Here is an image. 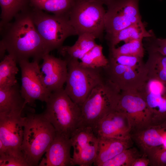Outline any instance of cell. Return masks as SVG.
<instances>
[{
	"label": "cell",
	"instance_id": "cell-17",
	"mask_svg": "<svg viewBox=\"0 0 166 166\" xmlns=\"http://www.w3.org/2000/svg\"><path fill=\"white\" fill-rule=\"evenodd\" d=\"M166 134V121L158 125H151L131 134V138L146 156L154 149L162 146Z\"/></svg>",
	"mask_w": 166,
	"mask_h": 166
},
{
	"label": "cell",
	"instance_id": "cell-7",
	"mask_svg": "<svg viewBox=\"0 0 166 166\" xmlns=\"http://www.w3.org/2000/svg\"><path fill=\"white\" fill-rule=\"evenodd\" d=\"M103 6L92 1L76 0L69 12V18L78 36L86 33L96 38H102L106 12Z\"/></svg>",
	"mask_w": 166,
	"mask_h": 166
},
{
	"label": "cell",
	"instance_id": "cell-10",
	"mask_svg": "<svg viewBox=\"0 0 166 166\" xmlns=\"http://www.w3.org/2000/svg\"><path fill=\"white\" fill-rule=\"evenodd\" d=\"M39 62L26 60L18 63L21 72L20 92L26 103L32 106H35L36 100L45 102L51 93L43 83Z\"/></svg>",
	"mask_w": 166,
	"mask_h": 166
},
{
	"label": "cell",
	"instance_id": "cell-2",
	"mask_svg": "<svg viewBox=\"0 0 166 166\" xmlns=\"http://www.w3.org/2000/svg\"><path fill=\"white\" fill-rule=\"evenodd\" d=\"M56 135L52 124L42 113L31 109L25 116L21 150L29 166H36Z\"/></svg>",
	"mask_w": 166,
	"mask_h": 166
},
{
	"label": "cell",
	"instance_id": "cell-14",
	"mask_svg": "<svg viewBox=\"0 0 166 166\" xmlns=\"http://www.w3.org/2000/svg\"><path fill=\"white\" fill-rule=\"evenodd\" d=\"M42 60L40 65L42 79L48 91L51 93L63 88L68 74L66 61L49 53L45 55Z\"/></svg>",
	"mask_w": 166,
	"mask_h": 166
},
{
	"label": "cell",
	"instance_id": "cell-37",
	"mask_svg": "<svg viewBox=\"0 0 166 166\" xmlns=\"http://www.w3.org/2000/svg\"><path fill=\"white\" fill-rule=\"evenodd\" d=\"M161 0V1L162 0Z\"/></svg>",
	"mask_w": 166,
	"mask_h": 166
},
{
	"label": "cell",
	"instance_id": "cell-21",
	"mask_svg": "<svg viewBox=\"0 0 166 166\" xmlns=\"http://www.w3.org/2000/svg\"><path fill=\"white\" fill-rule=\"evenodd\" d=\"M17 83L6 88H0V113L23 112L27 104Z\"/></svg>",
	"mask_w": 166,
	"mask_h": 166
},
{
	"label": "cell",
	"instance_id": "cell-33",
	"mask_svg": "<svg viewBox=\"0 0 166 166\" xmlns=\"http://www.w3.org/2000/svg\"><path fill=\"white\" fill-rule=\"evenodd\" d=\"M147 38L146 48L147 51L157 52L166 56V45L160 38H156L154 34Z\"/></svg>",
	"mask_w": 166,
	"mask_h": 166
},
{
	"label": "cell",
	"instance_id": "cell-29",
	"mask_svg": "<svg viewBox=\"0 0 166 166\" xmlns=\"http://www.w3.org/2000/svg\"><path fill=\"white\" fill-rule=\"evenodd\" d=\"M141 156L136 148L130 147L100 166H131L134 160Z\"/></svg>",
	"mask_w": 166,
	"mask_h": 166
},
{
	"label": "cell",
	"instance_id": "cell-24",
	"mask_svg": "<svg viewBox=\"0 0 166 166\" xmlns=\"http://www.w3.org/2000/svg\"><path fill=\"white\" fill-rule=\"evenodd\" d=\"M30 6L53 14L69 17L76 0H29Z\"/></svg>",
	"mask_w": 166,
	"mask_h": 166
},
{
	"label": "cell",
	"instance_id": "cell-27",
	"mask_svg": "<svg viewBox=\"0 0 166 166\" xmlns=\"http://www.w3.org/2000/svg\"><path fill=\"white\" fill-rule=\"evenodd\" d=\"M80 60L79 64L81 66L93 69L104 67L109 63L108 58L103 53V47L97 44Z\"/></svg>",
	"mask_w": 166,
	"mask_h": 166
},
{
	"label": "cell",
	"instance_id": "cell-35",
	"mask_svg": "<svg viewBox=\"0 0 166 166\" xmlns=\"http://www.w3.org/2000/svg\"><path fill=\"white\" fill-rule=\"evenodd\" d=\"M96 2L107 6L113 0H86Z\"/></svg>",
	"mask_w": 166,
	"mask_h": 166
},
{
	"label": "cell",
	"instance_id": "cell-9",
	"mask_svg": "<svg viewBox=\"0 0 166 166\" xmlns=\"http://www.w3.org/2000/svg\"><path fill=\"white\" fill-rule=\"evenodd\" d=\"M140 0H113L107 6L105 17L106 35L114 34L141 22Z\"/></svg>",
	"mask_w": 166,
	"mask_h": 166
},
{
	"label": "cell",
	"instance_id": "cell-30",
	"mask_svg": "<svg viewBox=\"0 0 166 166\" xmlns=\"http://www.w3.org/2000/svg\"><path fill=\"white\" fill-rule=\"evenodd\" d=\"M143 58L128 55H113L109 54L108 59L117 64L132 68L140 69L145 67Z\"/></svg>",
	"mask_w": 166,
	"mask_h": 166
},
{
	"label": "cell",
	"instance_id": "cell-13",
	"mask_svg": "<svg viewBox=\"0 0 166 166\" xmlns=\"http://www.w3.org/2000/svg\"><path fill=\"white\" fill-rule=\"evenodd\" d=\"M150 112L151 125L166 121V85L158 81L148 80L140 89Z\"/></svg>",
	"mask_w": 166,
	"mask_h": 166
},
{
	"label": "cell",
	"instance_id": "cell-8",
	"mask_svg": "<svg viewBox=\"0 0 166 166\" xmlns=\"http://www.w3.org/2000/svg\"><path fill=\"white\" fill-rule=\"evenodd\" d=\"M116 110L128 118L132 133L151 125V116L146 102L139 89L121 91Z\"/></svg>",
	"mask_w": 166,
	"mask_h": 166
},
{
	"label": "cell",
	"instance_id": "cell-11",
	"mask_svg": "<svg viewBox=\"0 0 166 166\" xmlns=\"http://www.w3.org/2000/svg\"><path fill=\"white\" fill-rule=\"evenodd\" d=\"M70 138L73 148V166H90L94 164L97 156L99 138L93 128L81 126Z\"/></svg>",
	"mask_w": 166,
	"mask_h": 166
},
{
	"label": "cell",
	"instance_id": "cell-34",
	"mask_svg": "<svg viewBox=\"0 0 166 166\" xmlns=\"http://www.w3.org/2000/svg\"><path fill=\"white\" fill-rule=\"evenodd\" d=\"M149 165H150L149 159L147 156L143 155L135 159L131 166H148Z\"/></svg>",
	"mask_w": 166,
	"mask_h": 166
},
{
	"label": "cell",
	"instance_id": "cell-31",
	"mask_svg": "<svg viewBox=\"0 0 166 166\" xmlns=\"http://www.w3.org/2000/svg\"><path fill=\"white\" fill-rule=\"evenodd\" d=\"M150 161V165L166 166V149L157 148L147 155Z\"/></svg>",
	"mask_w": 166,
	"mask_h": 166
},
{
	"label": "cell",
	"instance_id": "cell-26",
	"mask_svg": "<svg viewBox=\"0 0 166 166\" xmlns=\"http://www.w3.org/2000/svg\"><path fill=\"white\" fill-rule=\"evenodd\" d=\"M0 25L7 23L29 6V0H0Z\"/></svg>",
	"mask_w": 166,
	"mask_h": 166
},
{
	"label": "cell",
	"instance_id": "cell-25",
	"mask_svg": "<svg viewBox=\"0 0 166 166\" xmlns=\"http://www.w3.org/2000/svg\"><path fill=\"white\" fill-rule=\"evenodd\" d=\"M17 63L8 54L1 60L0 63V88H9L17 83L16 76L19 69Z\"/></svg>",
	"mask_w": 166,
	"mask_h": 166
},
{
	"label": "cell",
	"instance_id": "cell-5",
	"mask_svg": "<svg viewBox=\"0 0 166 166\" xmlns=\"http://www.w3.org/2000/svg\"><path fill=\"white\" fill-rule=\"evenodd\" d=\"M28 10L38 33L49 52L62 46L68 37L77 35L69 17L50 15L30 6Z\"/></svg>",
	"mask_w": 166,
	"mask_h": 166
},
{
	"label": "cell",
	"instance_id": "cell-12",
	"mask_svg": "<svg viewBox=\"0 0 166 166\" xmlns=\"http://www.w3.org/2000/svg\"><path fill=\"white\" fill-rule=\"evenodd\" d=\"M22 113H0V141L7 149L5 154L25 158L21 150L25 119Z\"/></svg>",
	"mask_w": 166,
	"mask_h": 166
},
{
	"label": "cell",
	"instance_id": "cell-3",
	"mask_svg": "<svg viewBox=\"0 0 166 166\" xmlns=\"http://www.w3.org/2000/svg\"><path fill=\"white\" fill-rule=\"evenodd\" d=\"M42 114L54 127L56 133L70 138L81 121V107L75 103L63 88L53 92L45 102Z\"/></svg>",
	"mask_w": 166,
	"mask_h": 166
},
{
	"label": "cell",
	"instance_id": "cell-15",
	"mask_svg": "<svg viewBox=\"0 0 166 166\" xmlns=\"http://www.w3.org/2000/svg\"><path fill=\"white\" fill-rule=\"evenodd\" d=\"M93 129L98 136L131 138L132 128L128 118L124 113L116 110L101 119Z\"/></svg>",
	"mask_w": 166,
	"mask_h": 166
},
{
	"label": "cell",
	"instance_id": "cell-6",
	"mask_svg": "<svg viewBox=\"0 0 166 166\" xmlns=\"http://www.w3.org/2000/svg\"><path fill=\"white\" fill-rule=\"evenodd\" d=\"M68 74L64 90L71 99L81 107L92 90L106 78L103 68L82 67L78 61H66Z\"/></svg>",
	"mask_w": 166,
	"mask_h": 166
},
{
	"label": "cell",
	"instance_id": "cell-22",
	"mask_svg": "<svg viewBox=\"0 0 166 166\" xmlns=\"http://www.w3.org/2000/svg\"><path fill=\"white\" fill-rule=\"evenodd\" d=\"M152 31H147L142 21L132 25L111 35H106L109 48L115 47L121 42L125 43L131 41L143 39L152 36Z\"/></svg>",
	"mask_w": 166,
	"mask_h": 166
},
{
	"label": "cell",
	"instance_id": "cell-23",
	"mask_svg": "<svg viewBox=\"0 0 166 166\" xmlns=\"http://www.w3.org/2000/svg\"><path fill=\"white\" fill-rule=\"evenodd\" d=\"M148 52L145 67L148 80H156L166 85V56L157 52Z\"/></svg>",
	"mask_w": 166,
	"mask_h": 166
},
{
	"label": "cell",
	"instance_id": "cell-1",
	"mask_svg": "<svg viewBox=\"0 0 166 166\" xmlns=\"http://www.w3.org/2000/svg\"><path fill=\"white\" fill-rule=\"evenodd\" d=\"M28 9L17 14L13 22L0 25V46L3 47L17 63L30 58L39 62L45 55L50 52L38 33Z\"/></svg>",
	"mask_w": 166,
	"mask_h": 166
},
{
	"label": "cell",
	"instance_id": "cell-36",
	"mask_svg": "<svg viewBox=\"0 0 166 166\" xmlns=\"http://www.w3.org/2000/svg\"><path fill=\"white\" fill-rule=\"evenodd\" d=\"M161 41L166 45V38L164 39L160 38Z\"/></svg>",
	"mask_w": 166,
	"mask_h": 166
},
{
	"label": "cell",
	"instance_id": "cell-28",
	"mask_svg": "<svg viewBox=\"0 0 166 166\" xmlns=\"http://www.w3.org/2000/svg\"><path fill=\"white\" fill-rule=\"evenodd\" d=\"M143 39L132 40L117 48H109V54L113 55H131L143 58L144 48Z\"/></svg>",
	"mask_w": 166,
	"mask_h": 166
},
{
	"label": "cell",
	"instance_id": "cell-19",
	"mask_svg": "<svg viewBox=\"0 0 166 166\" xmlns=\"http://www.w3.org/2000/svg\"><path fill=\"white\" fill-rule=\"evenodd\" d=\"M98 137L99 142L97 156L93 164L95 166H100L101 164L131 147L132 140L131 138L120 139Z\"/></svg>",
	"mask_w": 166,
	"mask_h": 166
},
{
	"label": "cell",
	"instance_id": "cell-20",
	"mask_svg": "<svg viewBox=\"0 0 166 166\" xmlns=\"http://www.w3.org/2000/svg\"><path fill=\"white\" fill-rule=\"evenodd\" d=\"M96 38L89 34L78 35V38L72 46H62L58 49L59 54L66 61H78L97 44Z\"/></svg>",
	"mask_w": 166,
	"mask_h": 166
},
{
	"label": "cell",
	"instance_id": "cell-18",
	"mask_svg": "<svg viewBox=\"0 0 166 166\" xmlns=\"http://www.w3.org/2000/svg\"><path fill=\"white\" fill-rule=\"evenodd\" d=\"M148 80L145 67L137 69L119 65L112 80L121 91L137 90Z\"/></svg>",
	"mask_w": 166,
	"mask_h": 166
},
{
	"label": "cell",
	"instance_id": "cell-4",
	"mask_svg": "<svg viewBox=\"0 0 166 166\" xmlns=\"http://www.w3.org/2000/svg\"><path fill=\"white\" fill-rule=\"evenodd\" d=\"M121 91L106 77L91 91L81 107V126L94 128L109 113L116 110Z\"/></svg>",
	"mask_w": 166,
	"mask_h": 166
},
{
	"label": "cell",
	"instance_id": "cell-16",
	"mask_svg": "<svg viewBox=\"0 0 166 166\" xmlns=\"http://www.w3.org/2000/svg\"><path fill=\"white\" fill-rule=\"evenodd\" d=\"M72 147L70 138L56 133L54 139L45 152L38 166H73L70 149Z\"/></svg>",
	"mask_w": 166,
	"mask_h": 166
},
{
	"label": "cell",
	"instance_id": "cell-32",
	"mask_svg": "<svg viewBox=\"0 0 166 166\" xmlns=\"http://www.w3.org/2000/svg\"><path fill=\"white\" fill-rule=\"evenodd\" d=\"M0 166H29L23 158L7 154H0Z\"/></svg>",
	"mask_w": 166,
	"mask_h": 166
}]
</instances>
